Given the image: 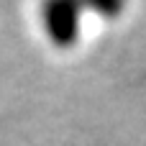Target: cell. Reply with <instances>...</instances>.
<instances>
[{
    "label": "cell",
    "mask_w": 146,
    "mask_h": 146,
    "mask_svg": "<svg viewBox=\"0 0 146 146\" xmlns=\"http://www.w3.org/2000/svg\"><path fill=\"white\" fill-rule=\"evenodd\" d=\"M41 26L46 41L54 49L69 51L82 36V8L74 3H49L41 10Z\"/></svg>",
    "instance_id": "1"
}]
</instances>
